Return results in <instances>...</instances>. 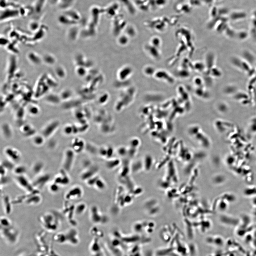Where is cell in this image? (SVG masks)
<instances>
[{
    "instance_id": "cell-22",
    "label": "cell",
    "mask_w": 256,
    "mask_h": 256,
    "mask_svg": "<svg viewBox=\"0 0 256 256\" xmlns=\"http://www.w3.org/2000/svg\"><path fill=\"white\" fill-rule=\"evenodd\" d=\"M59 95L62 100H69L72 97V92L69 89H65L61 91Z\"/></svg>"
},
{
    "instance_id": "cell-1",
    "label": "cell",
    "mask_w": 256,
    "mask_h": 256,
    "mask_svg": "<svg viewBox=\"0 0 256 256\" xmlns=\"http://www.w3.org/2000/svg\"><path fill=\"white\" fill-rule=\"evenodd\" d=\"M61 219V217L57 216V213L51 212L44 213L39 218L40 221L45 226L52 225L53 226V225L56 226V224H58Z\"/></svg>"
},
{
    "instance_id": "cell-13",
    "label": "cell",
    "mask_w": 256,
    "mask_h": 256,
    "mask_svg": "<svg viewBox=\"0 0 256 256\" xmlns=\"http://www.w3.org/2000/svg\"><path fill=\"white\" fill-rule=\"evenodd\" d=\"M84 147L83 141L78 138H74L71 143V149L75 153L81 152Z\"/></svg>"
},
{
    "instance_id": "cell-15",
    "label": "cell",
    "mask_w": 256,
    "mask_h": 256,
    "mask_svg": "<svg viewBox=\"0 0 256 256\" xmlns=\"http://www.w3.org/2000/svg\"><path fill=\"white\" fill-rule=\"evenodd\" d=\"M21 132L26 137L34 136L35 133V130L33 127L30 124H25L21 127L20 129Z\"/></svg>"
},
{
    "instance_id": "cell-20",
    "label": "cell",
    "mask_w": 256,
    "mask_h": 256,
    "mask_svg": "<svg viewBox=\"0 0 256 256\" xmlns=\"http://www.w3.org/2000/svg\"><path fill=\"white\" fill-rule=\"evenodd\" d=\"M13 171L15 176L24 175L27 172V169L24 166L19 165L15 166Z\"/></svg>"
},
{
    "instance_id": "cell-29",
    "label": "cell",
    "mask_w": 256,
    "mask_h": 256,
    "mask_svg": "<svg viewBox=\"0 0 256 256\" xmlns=\"http://www.w3.org/2000/svg\"><path fill=\"white\" fill-rule=\"evenodd\" d=\"M63 132L65 135H70L73 134V129L72 125L67 124L65 125L63 129Z\"/></svg>"
},
{
    "instance_id": "cell-30",
    "label": "cell",
    "mask_w": 256,
    "mask_h": 256,
    "mask_svg": "<svg viewBox=\"0 0 256 256\" xmlns=\"http://www.w3.org/2000/svg\"><path fill=\"white\" fill-rule=\"evenodd\" d=\"M84 208L85 205L84 204H79L75 208L74 213L77 215H81L83 212Z\"/></svg>"
},
{
    "instance_id": "cell-32",
    "label": "cell",
    "mask_w": 256,
    "mask_h": 256,
    "mask_svg": "<svg viewBox=\"0 0 256 256\" xmlns=\"http://www.w3.org/2000/svg\"><path fill=\"white\" fill-rule=\"evenodd\" d=\"M95 184L96 185V186L97 187L98 189H103L105 187V184L101 180L97 179L95 183Z\"/></svg>"
},
{
    "instance_id": "cell-2",
    "label": "cell",
    "mask_w": 256,
    "mask_h": 256,
    "mask_svg": "<svg viewBox=\"0 0 256 256\" xmlns=\"http://www.w3.org/2000/svg\"><path fill=\"white\" fill-rule=\"evenodd\" d=\"M51 178V175L49 174L42 173L35 176L32 182V185L35 189L40 191L48 184Z\"/></svg>"
},
{
    "instance_id": "cell-9",
    "label": "cell",
    "mask_w": 256,
    "mask_h": 256,
    "mask_svg": "<svg viewBox=\"0 0 256 256\" xmlns=\"http://www.w3.org/2000/svg\"><path fill=\"white\" fill-rule=\"evenodd\" d=\"M4 153L8 159L15 163L19 162L22 158L20 152L12 147L6 148L4 150Z\"/></svg>"
},
{
    "instance_id": "cell-3",
    "label": "cell",
    "mask_w": 256,
    "mask_h": 256,
    "mask_svg": "<svg viewBox=\"0 0 256 256\" xmlns=\"http://www.w3.org/2000/svg\"><path fill=\"white\" fill-rule=\"evenodd\" d=\"M15 181L18 186L27 192H31L35 189L25 175L15 176Z\"/></svg>"
},
{
    "instance_id": "cell-8",
    "label": "cell",
    "mask_w": 256,
    "mask_h": 256,
    "mask_svg": "<svg viewBox=\"0 0 256 256\" xmlns=\"http://www.w3.org/2000/svg\"><path fill=\"white\" fill-rule=\"evenodd\" d=\"M21 16L20 10L13 8H5L1 11V21L7 20L17 18Z\"/></svg>"
},
{
    "instance_id": "cell-14",
    "label": "cell",
    "mask_w": 256,
    "mask_h": 256,
    "mask_svg": "<svg viewBox=\"0 0 256 256\" xmlns=\"http://www.w3.org/2000/svg\"><path fill=\"white\" fill-rule=\"evenodd\" d=\"M44 168V164L43 162L37 161L33 164L31 171L33 174L36 176L43 173Z\"/></svg>"
},
{
    "instance_id": "cell-4",
    "label": "cell",
    "mask_w": 256,
    "mask_h": 256,
    "mask_svg": "<svg viewBox=\"0 0 256 256\" xmlns=\"http://www.w3.org/2000/svg\"><path fill=\"white\" fill-rule=\"evenodd\" d=\"M75 152L71 149H67L65 152L62 163L63 168L69 172L73 165Z\"/></svg>"
},
{
    "instance_id": "cell-31",
    "label": "cell",
    "mask_w": 256,
    "mask_h": 256,
    "mask_svg": "<svg viewBox=\"0 0 256 256\" xmlns=\"http://www.w3.org/2000/svg\"><path fill=\"white\" fill-rule=\"evenodd\" d=\"M1 186L4 187L9 184L10 182V179L7 177V175L3 176H1Z\"/></svg>"
},
{
    "instance_id": "cell-12",
    "label": "cell",
    "mask_w": 256,
    "mask_h": 256,
    "mask_svg": "<svg viewBox=\"0 0 256 256\" xmlns=\"http://www.w3.org/2000/svg\"><path fill=\"white\" fill-rule=\"evenodd\" d=\"M27 58L30 63L35 65H39L43 62L42 57L40 56L38 53L34 51L28 52Z\"/></svg>"
},
{
    "instance_id": "cell-6",
    "label": "cell",
    "mask_w": 256,
    "mask_h": 256,
    "mask_svg": "<svg viewBox=\"0 0 256 256\" xmlns=\"http://www.w3.org/2000/svg\"><path fill=\"white\" fill-rule=\"evenodd\" d=\"M40 190L35 189L33 191L27 192V198L25 203L28 205L35 206L39 205L42 201V197Z\"/></svg>"
},
{
    "instance_id": "cell-28",
    "label": "cell",
    "mask_w": 256,
    "mask_h": 256,
    "mask_svg": "<svg viewBox=\"0 0 256 256\" xmlns=\"http://www.w3.org/2000/svg\"><path fill=\"white\" fill-rule=\"evenodd\" d=\"M1 223L2 226L3 227H7L11 226V222L9 218L5 216L1 217Z\"/></svg>"
},
{
    "instance_id": "cell-19",
    "label": "cell",
    "mask_w": 256,
    "mask_h": 256,
    "mask_svg": "<svg viewBox=\"0 0 256 256\" xmlns=\"http://www.w3.org/2000/svg\"><path fill=\"white\" fill-rule=\"evenodd\" d=\"M55 72L56 76L60 79H64L67 76L66 69L62 65H59L56 67Z\"/></svg>"
},
{
    "instance_id": "cell-5",
    "label": "cell",
    "mask_w": 256,
    "mask_h": 256,
    "mask_svg": "<svg viewBox=\"0 0 256 256\" xmlns=\"http://www.w3.org/2000/svg\"><path fill=\"white\" fill-rule=\"evenodd\" d=\"M60 124V122L57 120L51 121L44 127L42 131V135L46 138L50 137L58 130Z\"/></svg>"
},
{
    "instance_id": "cell-33",
    "label": "cell",
    "mask_w": 256,
    "mask_h": 256,
    "mask_svg": "<svg viewBox=\"0 0 256 256\" xmlns=\"http://www.w3.org/2000/svg\"><path fill=\"white\" fill-rule=\"evenodd\" d=\"M127 150L125 148L123 147L119 148L118 150L119 154L122 156L125 155L127 153Z\"/></svg>"
},
{
    "instance_id": "cell-26",
    "label": "cell",
    "mask_w": 256,
    "mask_h": 256,
    "mask_svg": "<svg viewBox=\"0 0 256 256\" xmlns=\"http://www.w3.org/2000/svg\"><path fill=\"white\" fill-rule=\"evenodd\" d=\"M60 187V185L53 182L49 185L48 189L52 193L55 194L59 191Z\"/></svg>"
},
{
    "instance_id": "cell-18",
    "label": "cell",
    "mask_w": 256,
    "mask_h": 256,
    "mask_svg": "<svg viewBox=\"0 0 256 256\" xmlns=\"http://www.w3.org/2000/svg\"><path fill=\"white\" fill-rule=\"evenodd\" d=\"M46 100L47 102L52 104H59L62 100L59 95L56 94H50L47 96Z\"/></svg>"
},
{
    "instance_id": "cell-21",
    "label": "cell",
    "mask_w": 256,
    "mask_h": 256,
    "mask_svg": "<svg viewBox=\"0 0 256 256\" xmlns=\"http://www.w3.org/2000/svg\"><path fill=\"white\" fill-rule=\"evenodd\" d=\"M45 139L46 138L42 134L34 135L33 138L32 142L35 145L40 146L44 144Z\"/></svg>"
},
{
    "instance_id": "cell-17",
    "label": "cell",
    "mask_w": 256,
    "mask_h": 256,
    "mask_svg": "<svg viewBox=\"0 0 256 256\" xmlns=\"http://www.w3.org/2000/svg\"><path fill=\"white\" fill-rule=\"evenodd\" d=\"M1 128L4 137L6 139H10L13 135L12 129L8 123H3Z\"/></svg>"
},
{
    "instance_id": "cell-7",
    "label": "cell",
    "mask_w": 256,
    "mask_h": 256,
    "mask_svg": "<svg viewBox=\"0 0 256 256\" xmlns=\"http://www.w3.org/2000/svg\"><path fill=\"white\" fill-rule=\"evenodd\" d=\"M67 171L62 168L55 176L53 182L60 185L61 187L66 186L70 181L69 176Z\"/></svg>"
},
{
    "instance_id": "cell-16",
    "label": "cell",
    "mask_w": 256,
    "mask_h": 256,
    "mask_svg": "<svg viewBox=\"0 0 256 256\" xmlns=\"http://www.w3.org/2000/svg\"><path fill=\"white\" fill-rule=\"evenodd\" d=\"M42 58L43 62L50 66L54 65L57 62L55 56L50 53H46L42 57Z\"/></svg>"
},
{
    "instance_id": "cell-11",
    "label": "cell",
    "mask_w": 256,
    "mask_h": 256,
    "mask_svg": "<svg viewBox=\"0 0 256 256\" xmlns=\"http://www.w3.org/2000/svg\"><path fill=\"white\" fill-rule=\"evenodd\" d=\"M2 201L4 212L6 215H10L12 211L13 204L10 197L7 195H4Z\"/></svg>"
},
{
    "instance_id": "cell-25",
    "label": "cell",
    "mask_w": 256,
    "mask_h": 256,
    "mask_svg": "<svg viewBox=\"0 0 256 256\" xmlns=\"http://www.w3.org/2000/svg\"><path fill=\"white\" fill-rule=\"evenodd\" d=\"M46 0H37L35 9L36 12L40 13L43 9Z\"/></svg>"
},
{
    "instance_id": "cell-24",
    "label": "cell",
    "mask_w": 256,
    "mask_h": 256,
    "mask_svg": "<svg viewBox=\"0 0 256 256\" xmlns=\"http://www.w3.org/2000/svg\"><path fill=\"white\" fill-rule=\"evenodd\" d=\"M40 23L37 21H31L29 24V29L32 32H37L40 28Z\"/></svg>"
},
{
    "instance_id": "cell-23",
    "label": "cell",
    "mask_w": 256,
    "mask_h": 256,
    "mask_svg": "<svg viewBox=\"0 0 256 256\" xmlns=\"http://www.w3.org/2000/svg\"><path fill=\"white\" fill-rule=\"evenodd\" d=\"M29 113L32 116H36L39 114L40 109L37 105H30L28 108Z\"/></svg>"
},
{
    "instance_id": "cell-27",
    "label": "cell",
    "mask_w": 256,
    "mask_h": 256,
    "mask_svg": "<svg viewBox=\"0 0 256 256\" xmlns=\"http://www.w3.org/2000/svg\"><path fill=\"white\" fill-rule=\"evenodd\" d=\"M14 164L12 162L9 160L8 159V160L4 161L3 162L1 163V165L3 166L4 167L6 168L7 170H13V169L15 167L14 166Z\"/></svg>"
},
{
    "instance_id": "cell-10",
    "label": "cell",
    "mask_w": 256,
    "mask_h": 256,
    "mask_svg": "<svg viewBox=\"0 0 256 256\" xmlns=\"http://www.w3.org/2000/svg\"><path fill=\"white\" fill-rule=\"evenodd\" d=\"M82 194L81 187L76 186L72 187L68 190L65 193L64 197L65 200L69 201L80 198Z\"/></svg>"
},
{
    "instance_id": "cell-34",
    "label": "cell",
    "mask_w": 256,
    "mask_h": 256,
    "mask_svg": "<svg viewBox=\"0 0 256 256\" xmlns=\"http://www.w3.org/2000/svg\"><path fill=\"white\" fill-rule=\"evenodd\" d=\"M69 0H60L61 6H65L68 4Z\"/></svg>"
}]
</instances>
